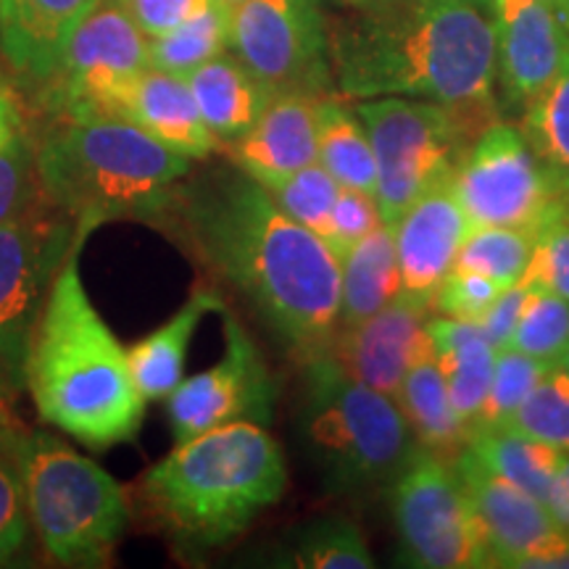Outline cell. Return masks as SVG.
Returning a JSON list of instances; mask_svg holds the SVG:
<instances>
[{"label": "cell", "mask_w": 569, "mask_h": 569, "mask_svg": "<svg viewBox=\"0 0 569 569\" xmlns=\"http://www.w3.org/2000/svg\"><path fill=\"white\" fill-rule=\"evenodd\" d=\"M451 190L469 227L536 230L557 190L522 130L493 122L461 156Z\"/></svg>", "instance_id": "13"}, {"label": "cell", "mask_w": 569, "mask_h": 569, "mask_svg": "<svg viewBox=\"0 0 569 569\" xmlns=\"http://www.w3.org/2000/svg\"><path fill=\"white\" fill-rule=\"evenodd\" d=\"M330 27L343 98H419L486 132L496 122V34L469 0H380Z\"/></svg>", "instance_id": "2"}, {"label": "cell", "mask_w": 569, "mask_h": 569, "mask_svg": "<svg viewBox=\"0 0 569 569\" xmlns=\"http://www.w3.org/2000/svg\"><path fill=\"white\" fill-rule=\"evenodd\" d=\"M380 224H382V211L375 193L353 190V188H340L336 206H332L330 238H327V246H330L340 259L348 248L359 243L361 238H367V234Z\"/></svg>", "instance_id": "41"}, {"label": "cell", "mask_w": 569, "mask_h": 569, "mask_svg": "<svg viewBox=\"0 0 569 569\" xmlns=\"http://www.w3.org/2000/svg\"><path fill=\"white\" fill-rule=\"evenodd\" d=\"M224 51H230V9L217 0L177 30L151 40V67L188 77Z\"/></svg>", "instance_id": "31"}, {"label": "cell", "mask_w": 569, "mask_h": 569, "mask_svg": "<svg viewBox=\"0 0 569 569\" xmlns=\"http://www.w3.org/2000/svg\"><path fill=\"white\" fill-rule=\"evenodd\" d=\"M21 436L0 427V567L11 565L30 540V515L21 480Z\"/></svg>", "instance_id": "37"}, {"label": "cell", "mask_w": 569, "mask_h": 569, "mask_svg": "<svg viewBox=\"0 0 569 569\" xmlns=\"http://www.w3.org/2000/svg\"><path fill=\"white\" fill-rule=\"evenodd\" d=\"M503 432L569 451V369L565 361L543 369Z\"/></svg>", "instance_id": "33"}, {"label": "cell", "mask_w": 569, "mask_h": 569, "mask_svg": "<svg viewBox=\"0 0 569 569\" xmlns=\"http://www.w3.org/2000/svg\"><path fill=\"white\" fill-rule=\"evenodd\" d=\"M317 96L282 92L269 101L251 130L224 151L240 172L259 184H272L317 161Z\"/></svg>", "instance_id": "20"}, {"label": "cell", "mask_w": 569, "mask_h": 569, "mask_svg": "<svg viewBox=\"0 0 569 569\" xmlns=\"http://www.w3.org/2000/svg\"><path fill=\"white\" fill-rule=\"evenodd\" d=\"M536 248V230L522 227H469L461 240L453 269L486 274L490 280L509 288L530 264Z\"/></svg>", "instance_id": "32"}, {"label": "cell", "mask_w": 569, "mask_h": 569, "mask_svg": "<svg viewBox=\"0 0 569 569\" xmlns=\"http://www.w3.org/2000/svg\"><path fill=\"white\" fill-rule=\"evenodd\" d=\"M403 561L419 569H482L490 551L457 469L415 448L390 482Z\"/></svg>", "instance_id": "10"}, {"label": "cell", "mask_w": 569, "mask_h": 569, "mask_svg": "<svg viewBox=\"0 0 569 569\" xmlns=\"http://www.w3.org/2000/svg\"><path fill=\"white\" fill-rule=\"evenodd\" d=\"M377 167V203L393 224L411 203L451 180L467 148L482 132L457 111L419 98H369L356 103Z\"/></svg>", "instance_id": "8"}, {"label": "cell", "mask_w": 569, "mask_h": 569, "mask_svg": "<svg viewBox=\"0 0 569 569\" xmlns=\"http://www.w3.org/2000/svg\"><path fill=\"white\" fill-rule=\"evenodd\" d=\"M146 69H151V40L122 6L106 0L71 38L56 74L40 88V103L53 122L124 119L130 92Z\"/></svg>", "instance_id": "11"}, {"label": "cell", "mask_w": 569, "mask_h": 569, "mask_svg": "<svg viewBox=\"0 0 569 569\" xmlns=\"http://www.w3.org/2000/svg\"><path fill=\"white\" fill-rule=\"evenodd\" d=\"M296 436L330 493L393 482L417 448L396 398L353 380L327 353L303 361Z\"/></svg>", "instance_id": "6"}, {"label": "cell", "mask_w": 569, "mask_h": 569, "mask_svg": "<svg viewBox=\"0 0 569 569\" xmlns=\"http://www.w3.org/2000/svg\"><path fill=\"white\" fill-rule=\"evenodd\" d=\"M519 119V130L543 163L557 196H569V46L557 77Z\"/></svg>", "instance_id": "30"}, {"label": "cell", "mask_w": 569, "mask_h": 569, "mask_svg": "<svg viewBox=\"0 0 569 569\" xmlns=\"http://www.w3.org/2000/svg\"><path fill=\"white\" fill-rule=\"evenodd\" d=\"M496 82L501 106L517 117L549 88L565 61L569 30L546 0H490Z\"/></svg>", "instance_id": "15"}, {"label": "cell", "mask_w": 569, "mask_h": 569, "mask_svg": "<svg viewBox=\"0 0 569 569\" xmlns=\"http://www.w3.org/2000/svg\"><path fill=\"white\" fill-rule=\"evenodd\" d=\"M559 19H561V21H565V27H567V30H569V3L565 6V9H561V11H559Z\"/></svg>", "instance_id": "48"}, {"label": "cell", "mask_w": 569, "mask_h": 569, "mask_svg": "<svg viewBox=\"0 0 569 569\" xmlns=\"http://www.w3.org/2000/svg\"><path fill=\"white\" fill-rule=\"evenodd\" d=\"M401 293L393 224L382 222L340 256V325L377 315Z\"/></svg>", "instance_id": "27"}, {"label": "cell", "mask_w": 569, "mask_h": 569, "mask_svg": "<svg viewBox=\"0 0 569 569\" xmlns=\"http://www.w3.org/2000/svg\"><path fill=\"white\" fill-rule=\"evenodd\" d=\"M546 367L549 365L532 359V356L511 351V348H498L488 398L482 403V411L469 438L480 436V432L503 430L511 422V417L517 415V409L522 407V401L528 398Z\"/></svg>", "instance_id": "36"}, {"label": "cell", "mask_w": 569, "mask_h": 569, "mask_svg": "<svg viewBox=\"0 0 569 569\" xmlns=\"http://www.w3.org/2000/svg\"><path fill=\"white\" fill-rule=\"evenodd\" d=\"M224 353L203 372L182 377L167 396L177 443L230 422L269 425L277 407V380L240 319L222 309Z\"/></svg>", "instance_id": "14"}, {"label": "cell", "mask_w": 569, "mask_h": 569, "mask_svg": "<svg viewBox=\"0 0 569 569\" xmlns=\"http://www.w3.org/2000/svg\"><path fill=\"white\" fill-rule=\"evenodd\" d=\"M224 306L217 290L198 288L159 330L127 348L134 386L146 401H161L180 386L196 330L209 315H222Z\"/></svg>", "instance_id": "24"}, {"label": "cell", "mask_w": 569, "mask_h": 569, "mask_svg": "<svg viewBox=\"0 0 569 569\" xmlns=\"http://www.w3.org/2000/svg\"><path fill=\"white\" fill-rule=\"evenodd\" d=\"M274 567L296 569H372L367 538L353 519L327 515L296 528L274 553Z\"/></svg>", "instance_id": "29"}, {"label": "cell", "mask_w": 569, "mask_h": 569, "mask_svg": "<svg viewBox=\"0 0 569 569\" xmlns=\"http://www.w3.org/2000/svg\"><path fill=\"white\" fill-rule=\"evenodd\" d=\"M77 238L74 217L46 193L0 224V361L19 390L34 330Z\"/></svg>", "instance_id": "9"}, {"label": "cell", "mask_w": 569, "mask_h": 569, "mask_svg": "<svg viewBox=\"0 0 569 569\" xmlns=\"http://www.w3.org/2000/svg\"><path fill=\"white\" fill-rule=\"evenodd\" d=\"M532 284L528 277H519L515 284H509V288L501 290V296L496 298L493 306L486 311L478 319L480 330L486 332V338L493 343V348H507L511 332H515V327L519 322V315H522L525 309V301H528Z\"/></svg>", "instance_id": "43"}, {"label": "cell", "mask_w": 569, "mask_h": 569, "mask_svg": "<svg viewBox=\"0 0 569 569\" xmlns=\"http://www.w3.org/2000/svg\"><path fill=\"white\" fill-rule=\"evenodd\" d=\"M469 448L493 472L543 503L549 515L557 519L559 528L569 532V503L559 478V448L540 443V440L511 436L503 430L480 432V436L469 438Z\"/></svg>", "instance_id": "26"}, {"label": "cell", "mask_w": 569, "mask_h": 569, "mask_svg": "<svg viewBox=\"0 0 569 569\" xmlns=\"http://www.w3.org/2000/svg\"><path fill=\"white\" fill-rule=\"evenodd\" d=\"M453 469L478 515L493 567L528 569L532 559L551 551L569 536L543 503L493 472L469 446L453 461Z\"/></svg>", "instance_id": "16"}, {"label": "cell", "mask_w": 569, "mask_h": 569, "mask_svg": "<svg viewBox=\"0 0 569 569\" xmlns=\"http://www.w3.org/2000/svg\"><path fill=\"white\" fill-rule=\"evenodd\" d=\"M27 515L48 557L63 567H101L130 525L124 488L51 432L21 438Z\"/></svg>", "instance_id": "7"}, {"label": "cell", "mask_w": 569, "mask_h": 569, "mask_svg": "<svg viewBox=\"0 0 569 569\" xmlns=\"http://www.w3.org/2000/svg\"><path fill=\"white\" fill-rule=\"evenodd\" d=\"M427 338H430L453 409H457L469 440V432L478 422L482 403L488 398L490 380H493L496 348L478 322L440 315L430 317L427 322Z\"/></svg>", "instance_id": "23"}, {"label": "cell", "mask_w": 569, "mask_h": 569, "mask_svg": "<svg viewBox=\"0 0 569 569\" xmlns=\"http://www.w3.org/2000/svg\"><path fill=\"white\" fill-rule=\"evenodd\" d=\"M559 478H561V486H565V496L569 503V451H561L559 457Z\"/></svg>", "instance_id": "46"}, {"label": "cell", "mask_w": 569, "mask_h": 569, "mask_svg": "<svg viewBox=\"0 0 569 569\" xmlns=\"http://www.w3.org/2000/svg\"><path fill=\"white\" fill-rule=\"evenodd\" d=\"M569 3V0H557V13L561 11V9H565V6Z\"/></svg>", "instance_id": "50"}, {"label": "cell", "mask_w": 569, "mask_h": 569, "mask_svg": "<svg viewBox=\"0 0 569 569\" xmlns=\"http://www.w3.org/2000/svg\"><path fill=\"white\" fill-rule=\"evenodd\" d=\"M469 3H475V6H482V9H488V6H490V0H469Z\"/></svg>", "instance_id": "49"}, {"label": "cell", "mask_w": 569, "mask_h": 569, "mask_svg": "<svg viewBox=\"0 0 569 569\" xmlns=\"http://www.w3.org/2000/svg\"><path fill=\"white\" fill-rule=\"evenodd\" d=\"M317 161L336 177L340 188L377 190L375 151L369 142L367 127L356 109L346 106L340 98H319L317 117Z\"/></svg>", "instance_id": "28"}, {"label": "cell", "mask_w": 569, "mask_h": 569, "mask_svg": "<svg viewBox=\"0 0 569 569\" xmlns=\"http://www.w3.org/2000/svg\"><path fill=\"white\" fill-rule=\"evenodd\" d=\"M427 322L430 303L401 290L377 315L338 327L327 356L353 380L396 398L411 361L430 346Z\"/></svg>", "instance_id": "17"}, {"label": "cell", "mask_w": 569, "mask_h": 569, "mask_svg": "<svg viewBox=\"0 0 569 569\" xmlns=\"http://www.w3.org/2000/svg\"><path fill=\"white\" fill-rule=\"evenodd\" d=\"M222 3L227 6V9H230V6H234V3H240V0H222Z\"/></svg>", "instance_id": "51"}, {"label": "cell", "mask_w": 569, "mask_h": 569, "mask_svg": "<svg viewBox=\"0 0 569 569\" xmlns=\"http://www.w3.org/2000/svg\"><path fill=\"white\" fill-rule=\"evenodd\" d=\"M240 293L296 359L327 353L340 325V259L232 169L184 177L159 222Z\"/></svg>", "instance_id": "1"}, {"label": "cell", "mask_w": 569, "mask_h": 569, "mask_svg": "<svg viewBox=\"0 0 569 569\" xmlns=\"http://www.w3.org/2000/svg\"><path fill=\"white\" fill-rule=\"evenodd\" d=\"M396 403L407 419L411 438L422 451L453 465L469 446L467 430L457 409H453L451 393H448L446 377L440 372L432 346H427L411 361L409 372L396 393Z\"/></svg>", "instance_id": "25"}, {"label": "cell", "mask_w": 569, "mask_h": 569, "mask_svg": "<svg viewBox=\"0 0 569 569\" xmlns=\"http://www.w3.org/2000/svg\"><path fill=\"white\" fill-rule=\"evenodd\" d=\"M101 3L106 0H0V56L21 82L40 90Z\"/></svg>", "instance_id": "19"}, {"label": "cell", "mask_w": 569, "mask_h": 569, "mask_svg": "<svg viewBox=\"0 0 569 569\" xmlns=\"http://www.w3.org/2000/svg\"><path fill=\"white\" fill-rule=\"evenodd\" d=\"M501 284L469 269H451L430 298V311L440 317L478 322L501 296Z\"/></svg>", "instance_id": "40"}, {"label": "cell", "mask_w": 569, "mask_h": 569, "mask_svg": "<svg viewBox=\"0 0 569 569\" xmlns=\"http://www.w3.org/2000/svg\"><path fill=\"white\" fill-rule=\"evenodd\" d=\"M565 365H567V369H569V348H567V353H565Z\"/></svg>", "instance_id": "52"}, {"label": "cell", "mask_w": 569, "mask_h": 569, "mask_svg": "<svg viewBox=\"0 0 569 569\" xmlns=\"http://www.w3.org/2000/svg\"><path fill=\"white\" fill-rule=\"evenodd\" d=\"M343 3L351 6V9H369V6L380 3V0H343Z\"/></svg>", "instance_id": "47"}, {"label": "cell", "mask_w": 569, "mask_h": 569, "mask_svg": "<svg viewBox=\"0 0 569 569\" xmlns=\"http://www.w3.org/2000/svg\"><path fill=\"white\" fill-rule=\"evenodd\" d=\"M88 238L90 230L80 227V238L56 274L32 338L24 390L48 425L103 451L134 440L148 401L134 386L127 348L84 288L80 256Z\"/></svg>", "instance_id": "3"}, {"label": "cell", "mask_w": 569, "mask_h": 569, "mask_svg": "<svg viewBox=\"0 0 569 569\" xmlns=\"http://www.w3.org/2000/svg\"><path fill=\"white\" fill-rule=\"evenodd\" d=\"M40 193L38 134L24 124L0 148V224Z\"/></svg>", "instance_id": "39"}, {"label": "cell", "mask_w": 569, "mask_h": 569, "mask_svg": "<svg viewBox=\"0 0 569 569\" xmlns=\"http://www.w3.org/2000/svg\"><path fill=\"white\" fill-rule=\"evenodd\" d=\"M24 117H21L19 101L13 98L11 90L0 88V148L24 127Z\"/></svg>", "instance_id": "44"}, {"label": "cell", "mask_w": 569, "mask_h": 569, "mask_svg": "<svg viewBox=\"0 0 569 569\" xmlns=\"http://www.w3.org/2000/svg\"><path fill=\"white\" fill-rule=\"evenodd\" d=\"M193 159L151 138L130 119H59L38 138L40 190L77 227L159 224Z\"/></svg>", "instance_id": "5"}, {"label": "cell", "mask_w": 569, "mask_h": 569, "mask_svg": "<svg viewBox=\"0 0 569 569\" xmlns=\"http://www.w3.org/2000/svg\"><path fill=\"white\" fill-rule=\"evenodd\" d=\"M469 222L451 190V180L432 188L393 222L403 293L430 303L443 277L453 269Z\"/></svg>", "instance_id": "18"}, {"label": "cell", "mask_w": 569, "mask_h": 569, "mask_svg": "<svg viewBox=\"0 0 569 569\" xmlns=\"http://www.w3.org/2000/svg\"><path fill=\"white\" fill-rule=\"evenodd\" d=\"M264 188L272 196V201L293 222L319 234L327 243V238H330L332 206H336L340 184L322 163H309V167L298 169V172L282 177V180L272 184H264Z\"/></svg>", "instance_id": "35"}, {"label": "cell", "mask_w": 569, "mask_h": 569, "mask_svg": "<svg viewBox=\"0 0 569 569\" xmlns=\"http://www.w3.org/2000/svg\"><path fill=\"white\" fill-rule=\"evenodd\" d=\"M19 393V388H17V382L11 380V375H9V369H6V365L3 361H0V409L6 407V403L11 401L13 396Z\"/></svg>", "instance_id": "45"}, {"label": "cell", "mask_w": 569, "mask_h": 569, "mask_svg": "<svg viewBox=\"0 0 569 569\" xmlns=\"http://www.w3.org/2000/svg\"><path fill=\"white\" fill-rule=\"evenodd\" d=\"M532 288L551 290L569 301V196L559 193L536 227V248L525 269Z\"/></svg>", "instance_id": "38"}, {"label": "cell", "mask_w": 569, "mask_h": 569, "mask_svg": "<svg viewBox=\"0 0 569 569\" xmlns=\"http://www.w3.org/2000/svg\"><path fill=\"white\" fill-rule=\"evenodd\" d=\"M507 348L543 365L565 361L569 348V301L551 290L532 288Z\"/></svg>", "instance_id": "34"}, {"label": "cell", "mask_w": 569, "mask_h": 569, "mask_svg": "<svg viewBox=\"0 0 569 569\" xmlns=\"http://www.w3.org/2000/svg\"><path fill=\"white\" fill-rule=\"evenodd\" d=\"M184 80L193 90L206 127L222 142V151L251 130L274 98L267 84L230 51L206 61Z\"/></svg>", "instance_id": "22"}, {"label": "cell", "mask_w": 569, "mask_h": 569, "mask_svg": "<svg viewBox=\"0 0 569 569\" xmlns=\"http://www.w3.org/2000/svg\"><path fill=\"white\" fill-rule=\"evenodd\" d=\"M124 119L193 161L222 151V142L206 127L193 90L180 74L153 67L142 71L127 101Z\"/></svg>", "instance_id": "21"}, {"label": "cell", "mask_w": 569, "mask_h": 569, "mask_svg": "<svg viewBox=\"0 0 569 569\" xmlns=\"http://www.w3.org/2000/svg\"><path fill=\"white\" fill-rule=\"evenodd\" d=\"M230 53L272 96H330V27L319 0H240L230 6Z\"/></svg>", "instance_id": "12"}, {"label": "cell", "mask_w": 569, "mask_h": 569, "mask_svg": "<svg viewBox=\"0 0 569 569\" xmlns=\"http://www.w3.org/2000/svg\"><path fill=\"white\" fill-rule=\"evenodd\" d=\"M109 3H119V6H122V3H124V0H109Z\"/></svg>", "instance_id": "53"}, {"label": "cell", "mask_w": 569, "mask_h": 569, "mask_svg": "<svg viewBox=\"0 0 569 569\" xmlns=\"http://www.w3.org/2000/svg\"><path fill=\"white\" fill-rule=\"evenodd\" d=\"M284 488L282 448L256 422H230L182 440L142 478L151 515L184 553L243 536Z\"/></svg>", "instance_id": "4"}, {"label": "cell", "mask_w": 569, "mask_h": 569, "mask_svg": "<svg viewBox=\"0 0 569 569\" xmlns=\"http://www.w3.org/2000/svg\"><path fill=\"white\" fill-rule=\"evenodd\" d=\"M217 0H124L122 9L148 40L177 30L188 19L209 9Z\"/></svg>", "instance_id": "42"}]
</instances>
